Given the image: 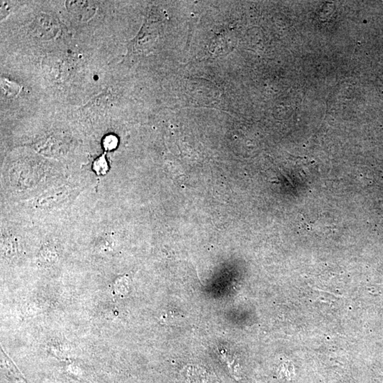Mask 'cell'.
Here are the masks:
<instances>
[{
  "mask_svg": "<svg viewBox=\"0 0 383 383\" xmlns=\"http://www.w3.org/2000/svg\"><path fill=\"white\" fill-rule=\"evenodd\" d=\"M57 258V252L54 247L51 245L43 246L39 252L38 260L43 265H48L56 261Z\"/></svg>",
  "mask_w": 383,
  "mask_h": 383,
  "instance_id": "3957f363",
  "label": "cell"
},
{
  "mask_svg": "<svg viewBox=\"0 0 383 383\" xmlns=\"http://www.w3.org/2000/svg\"><path fill=\"white\" fill-rule=\"evenodd\" d=\"M93 169L97 175H106L109 170V165L105 154L99 157L93 162Z\"/></svg>",
  "mask_w": 383,
  "mask_h": 383,
  "instance_id": "277c9868",
  "label": "cell"
},
{
  "mask_svg": "<svg viewBox=\"0 0 383 383\" xmlns=\"http://www.w3.org/2000/svg\"><path fill=\"white\" fill-rule=\"evenodd\" d=\"M14 248L16 249V246L13 239H9V237L6 239H4V242H3V249H4V254H6V255L9 256V255H11L10 254L11 253L13 252H15Z\"/></svg>",
  "mask_w": 383,
  "mask_h": 383,
  "instance_id": "8992f818",
  "label": "cell"
},
{
  "mask_svg": "<svg viewBox=\"0 0 383 383\" xmlns=\"http://www.w3.org/2000/svg\"><path fill=\"white\" fill-rule=\"evenodd\" d=\"M118 142V138L116 135L113 134L106 135L103 141V148L106 151H110L117 148Z\"/></svg>",
  "mask_w": 383,
  "mask_h": 383,
  "instance_id": "5b68a950",
  "label": "cell"
},
{
  "mask_svg": "<svg viewBox=\"0 0 383 383\" xmlns=\"http://www.w3.org/2000/svg\"><path fill=\"white\" fill-rule=\"evenodd\" d=\"M32 31L35 36L42 40L54 38L60 31L58 20L51 15L40 14L33 20Z\"/></svg>",
  "mask_w": 383,
  "mask_h": 383,
  "instance_id": "6da1fadb",
  "label": "cell"
},
{
  "mask_svg": "<svg viewBox=\"0 0 383 383\" xmlns=\"http://www.w3.org/2000/svg\"><path fill=\"white\" fill-rule=\"evenodd\" d=\"M67 9L76 21L86 22L96 12V4L90 1H67Z\"/></svg>",
  "mask_w": 383,
  "mask_h": 383,
  "instance_id": "7a4b0ae2",
  "label": "cell"
}]
</instances>
